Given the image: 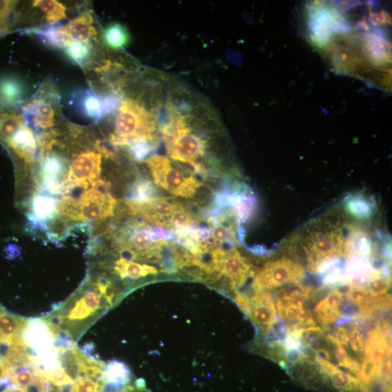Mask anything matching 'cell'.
Instances as JSON below:
<instances>
[{
  "instance_id": "obj_24",
  "label": "cell",
  "mask_w": 392,
  "mask_h": 392,
  "mask_svg": "<svg viewBox=\"0 0 392 392\" xmlns=\"http://www.w3.org/2000/svg\"><path fill=\"white\" fill-rule=\"evenodd\" d=\"M258 201L255 196L233 192L230 206L233 208L235 218L240 222H246L253 216Z\"/></svg>"
},
{
  "instance_id": "obj_16",
  "label": "cell",
  "mask_w": 392,
  "mask_h": 392,
  "mask_svg": "<svg viewBox=\"0 0 392 392\" xmlns=\"http://www.w3.org/2000/svg\"><path fill=\"white\" fill-rule=\"evenodd\" d=\"M66 169L65 159L58 154L45 156L41 161V176L44 189L54 195L62 194L63 177Z\"/></svg>"
},
{
  "instance_id": "obj_15",
  "label": "cell",
  "mask_w": 392,
  "mask_h": 392,
  "mask_svg": "<svg viewBox=\"0 0 392 392\" xmlns=\"http://www.w3.org/2000/svg\"><path fill=\"white\" fill-rule=\"evenodd\" d=\"M344 297L342 292L334 289L320 300L314 307L313 317L315 322L323 327H329L342 317Z\"/></svg>"
},
{
  "instance_id": "obj_29",
  "label": "cell",
  "mask_w": 392,
  "mask_h": 392,
  "mask_svg": "<svg viewBox=\"0 0 392 392\" xmlns=\"http://www.w3.org/2000/svg\"><path fill=\"white\" fill-rule=\"evenodd\" d=\"M63 49L71 60L83 66L90 60L92 46L90 43L70 42Z\"/></svg>"
},
{
  "instance_id": "obj_18",
  "label": "cell",
  "mask_w": 392,
  "mask_h": 392,
  "mask_svg": "<svg viewBox=\"0 0 392 392\" xmlns=\"http://www.w3.org/2000/svg\"><path fill=\"white\" fill-rule=\"evenodd\" d=\"M372 253V240L359 228H352L345 240L344 257L350 260H368Z\"/></svg>"
},
{
  "instance_id": "obj_31",
  "label": "cell",
  "mask_w": 392,
  "mask_h": 392,
  "mask_svg": "<svg viewBox=\"0 0 392 392\" xmlns=\"http://www.w3.org/2000/svg\"><path fill=\"white\" fill-rule=\"evenodd\" d=\"M349 326L347 339L344 345L356 354L364 355L365 341L359 323L353 320V322H349Z\"/></svg>"
},
{
  "instance_id": "obj_17",
  "label": "cell",
  "mask_w": 392,
  "mask_h": 392,
  "mask_svg": "<svg viewBox=\"0 0 392 392\" xmlns=\"http://www.w3.org/2000/svg\"><path fill=\"white\" fill-rule=\"evenodd\" d=\"M91 11H86L70 21L62 30L69 43H90L96 38L97 31L94 26Z\"/></svg>"
},
{
  "instance_id": "obj_23",
  "label": "cell",
  "mask_w": 392,
  "mask_h": 392,
  "mask_svg": "<svg viewBox=\"0 0 392 392\" xmlns=\"http://www.w3.org/2000/svg\"><path fill=\"white\" fill-rule=\"evenodd\" d=\"M327 339L328 343L330 344L334 349L338 368H342L344 369L343 371L355 377L359 381V375L361 369V366L359 361L353 359L351 356L349 354L344 346L332 335L328 336Z\"/></svg>"
},
{
  "instance_id": "obj_5",
  "label": "cell",
  "mask_w": 392,
  "mask_h": 392,
  "mask_svg": "<svg viewBox=\"0 0 392 392\" xmlns=\"http://www.w3.org/2000/svg\"><path fill=\"white\" fill-rule=\"evenodd\" d=\"M345 239L337 230L313 233L304 247L307 269L311 273H325L344 257Z\"/></svg>"
},
{
  "instance_id": "obj_4",
  "label": "cell",
  "mask_w": 392,
  "mask_h": 392,
  "mask_svg": "<svg viewBox=\"0 0 392 392\" xmlns=\"http://www.w3.org/2000/svg\"><path fill=\"white\" fill-rule=\"evenodd\" d=\"M116 120L115 132L111 142L117 147H127L137 138H147L156 142L157 120L137 102L126 98L120 105Z\"/></svg>"
},
{
  "instance_id": "obj_25",
  "label": "cell",
  "mask_w": 392,
  "mask_h": 392,
  "mask_svg": "<svg viewBox=\"0 0 392 392\" xmlns=\"http://www.w3.org/2000/svg\"><path fill=\"white\" fill-rule=\"evenodd\" d=\"M105 381L107 383L125 386L130 383L132 372L129 368L124 363L118 361H112L105 364Z\"/></svg>"
},
{
  "instance_id": "obj_41",
  "label": "cell",
  "mask_w": 392,
  "mask_h": 392,
  "mask_svg": "<svg viewBox=\"0 0 392 392\" xmlns=\"http://www.w3.org/2000/svg\"><path fill=\"white\" fill-rule=\"evenodd\" d=\"M151 231L153 234V236L156 240H168L173 239L174 238V235L172 232L166 231L163 228H152Z\"/></svg>"
},
{
  "instance_id": "obj_7",
  "label": "cell",
  "mask_w": 392,
  "mask_h": 392,
  "mask_svg": "<svg viewBox=\"0 0 392 392\" xmlns=\"http://www.w3.org/2000/svg\"><path fill=\"white\" fill-rule=\"evenodd\" d=\"M147 164L156 184L172 195L193 197L201 185L194 176H186L181 170L172 166L166 157L153 156L147 160Z\"/></svg>"
},
{
  "instance_id": "obj_20",
  "label": "cell",
  "mask_w": 392,
  "mask_h": 392,
  "mask_svg": "<svg viewBox=\"0 0 392 392\" xmlns=\"http://www.w3.org/2000/svg\"><path fill=\"white\" fill-rule=\"evenodd\" d=\"M37 142L38 139L34 137L32 130L25 125L7 144L15 154L31 163L37 151Z\"/></svg>"
},
{
  "instance_id": "obj_1",
  "label": "cell",
  "mask_w": 392,
  "mask_h": 392,
  "mask_svg": "<svg viewBox=\"0 0 392 392\" xmlns=\"http://www.w3.org/2000/svg\"><path fill=\"white\" fill-rule=\"evenodd\" d=\"M115 305L113 282L105 276L90 274L76 292L42 319L56 338L76 343Z\"/></svg>"
},
{
  "instance_id": "obj_35",
  "label": "cell",
  "mask_w": 392,
  "mask_h": 392,
  "mask_svg": "<svg viewBox=\"0 0 392 392\" xmlns=\"http://www.w3.org/2000/svg\"><path fill=\"white\" fill-rule=\"evenodd\" d=\"M346 208L351 215L359 218H369L373 212L371 204L366 200L359 197L348 200Z\"/></svg>"
},
{
  "instance_id": "obj_6",
  "label": "cell",
  "mask_w": 392,
  "mask_h": 392,
  "mask_svg": "<svg viewBox=\"0 0 392 392\" xmlns=\"http://www.w3.org/2000/svg\"><path fill=\"white\" fill-rule=\"evenodd\" d=\"M312 292L310 287L297 285L295 287L277 294L275 303L277 314L287 324L289 330L317 327L308 307Z\"/></svg>"
},
{
  "instance_id": "obj_3",
  "label": "cell",
  "mask_w": 392,
  "mask_h": 392,
  "mask_svg": "<svg viewBox=\"0 0 392 392\" xmlns=\"http://www.w3.org/2000/svg\"><path fill=\"white\" fill-rule=\"evenodd\" d=\"M116 203L111 194L100 193L90 186L79 198L64 196L58 213L69 221L102 223L114 216Z\"/></svg>"
},
{
  "instance_id": "obj_19",
  "label": "cell",
  "mask_w": 392,
  "mask_h": 392,
  "mask_svg": "<svg viewBox=\"0 0 392 392\" xmlns=\"http://www.w3.org/2000/svg\"><path fill=\"white\" fill-rule=\"evenodd\" d=\"M31 211V215L28 216L31 223L43 225L55 217L59 211V203L53 196L38 194L32 199Z\"/></svg>"
},
{
  "instance_id": "obj_37",
  "label": "cell",
  "mask_w": 392,
  "mask_h": 392,
  "mask_svg": "<svg viewBox=\"0 0 392 392\" xmlns=\"http://www.w3.org/2000/svg\"><path fill=\"white\" fill-rule=\"evenodd\" d=\"M103 105L104 117L115 113L119 110L122 103L121 96L117 92H112L100 96Z\"/></svg>"
},
{
  "instance_id": "obj_40",
  "label": "cell",
  "mask_w": 392,
  "mask_h": 392,
  "mask_svg": "<svg viewBox=\"0 0 392 392\" xmlns=\"http://www.w3.org/2000/svg\"><path fill=\"white\" fill-rule=\"evenodd\" d=\"M120 392H152L149 390L144 379H137L132 384H128Z\"/></svg>"
},
{
  "instance_id": "obj_34",
  "label": "cell",
  "mask_w": 392,
  "mask_h": 392,
  "mask_svg": "<svg viewBox=\"0 0 392 392\" xmlns=\"http://www.w3.org/2000/svg\"><path fill=\"white\" fill-rule=\"evenodd\" d=\"M346 299L360 310L365 307L371 300V297L364 286L350 284L346 293Z\"/></svg>"
},
{
  "instance_id": "obj_30",
  "label": "cell",
  "mask_w": 392,
  "mask_h": 392,
  "mask_svg": "<svg viewBox=\"0 0 392 392\" xmlns=\"http://www.w3.org/2000/svg\"><path fill=\"white\" fill-rule=\"evenodd\" d=\"M83 114L90 120L97 121L104 117L103 105L100 97L86 92L81 100Z\"/></svg>"
},
{
  "instance_id": "obj_28",
  "label": "cell",
  "mask_w": 392,
  "mask_h": 392,
  "mask_svg": "<svg viewBox=\"0 0 392 392\" xmlns=\"http://www.w3.org/2000/svg\"><path fill=\"white\" fill-rule=\"evenodd\" d=\"M33 6L43 13L49 23L60 21L67 17L65 6L56 0H37L33 2Z\"/></svg>"
},
{
  "instance_id": "obj_10",
  "label": "cell",
  "mask_w": 392,
  "mask_h": 392,
  "mask_svg": "<svg viewBox=\"0 0 392 392\" xmlns=\"http://www.w3.org/2000/svg\"><path fill=\"white\" fill-rule=\"evenodd\" d=\"M126 205L133 215H139L150 223L166 228H171L175 213L184 208L181 204L164 198H155L144 202L127 201Z\"/></svg>"
},
{
  "instance_id": "obj_36",
  "label": "cell",
  "mask_w": 392,
  "mask_h": 392,
  "mask_svg": "<svg viewBox=\"0 0 392 392\" xmlns=\"http://www.w3.org/2000/svg\"><path fill=\"white\" fill-rule=\"evenodd\" d=\"M391 278L381 275L367 282L364 286L371 297H379L386 295L391 288Z\"/></svg>"
},
{
  "instance_id": "obj_11",
  "label": "cell",
  "mask_w": 392,
  "mask_h": 392,
  "mask_svg": "<svg viewBox=\"0 0 392 392\" xmlns=\"http://www.w3.org/2000/svg\"><path fill=\"white\" fill-rule=\"evenodd\" d=\"M56 92L53 86L45 85L37 96L30 99L23 106L26 115L32 117L34 127L46 129L56 123Z\"/></svg>"
},
{
  "instance_id": "obj_26",
  "label": "cell",
  "mask_w": 392,
  "mask_h": 392,
  "mask_svg": "<svg viewBox=\"0 0 392 392\" xmlns=\"http://www.w3.org/2000/svg\"><path fill=\"white\" fill-rule=\"evenodd\" d=\"M154 185L146 178L137 180L129 190L127 199L132 202H144L157 198Z\"/></svg>"
},
{
  "instance_id": "obj_13",
  "label": "cell",
  "mask_w": 392,
  "mask_h": 392,
  "mask_svg": "<svg viewBox=\"0 0 392 392\" xmlns=\"http://www.w3.org/2000/svg\"><path fill=\"white\" fill-rule=\"evenodd\" d=\"M105 364L85 354L79 374L71 382L59 388V392H102Z\"/></svg>"
},
{
  "instance_id": "obj_22",
  "label": "cell",
  "mask_w": 392,
  "mask_h": 392,
  "mask_svg": "<svg viewBox=\"0 0 392 392\" xmlns=\"http://www.w3.org/2000/svg\"><path fill=\"white\" fill-rule=\"evenodd\" d=\"M101 40L107 48L120 51L129 44L131 36L125 26L120 23H112L102 29Z\"/></svg>"
},
{
  "instance_id": "obj_38",
  "label": "cell",
  "mask_w": 392,
  "mask_h": 392,
  "mask_svg": "<svg viewBox=\"0 0 392 392\" xmlns=\"http://www.w3.org/2000/svg\"><path fill=\"white\" fill-rule=\"evenodd\" d=\"M16 6L15 1H0V24H9L7 21Z\"/></svg>"
},
{
  "instance_id": "obj_12",
  "label": "cell",
  "mask_w": 392,
  "mask_h": 392,
  "mask_svg": "<svg viewBox=\"0 0 392 392\" xmlns=\"http://www.w3.org/2000/svg\"><path fill=\"white\" fill-rule=\"evenodd\" d=\"M102 155L93 151L79 154L71 163L63 190L77 186L89 187L101 172Z\"/></svg>"
},
{
  "instance_id": "obj_9",
  "label": "cell",
  "mask_w": 392,
  "mask_h": 392,
  "mask_svg": "<svg viewBox=\"0 0 392 392\" xmlns=\"http://www.w3.org/2000/svg\"><path fill=\"white\" fill-rule=\"evenodd\" d=\"M211 255L216 272L230 280L231 288L235 292L253 275L250 265L235 248H212Z\"/></svg>"
},
{
  "instance_id": "obj_14",
  "label": "cell",
  "mask_w": 392,
  "mask_h": 392,
  "mask_svg": "<svg viewBox=\"0 0 392 392\" xmlns=\"http://www.w3.org/2000/svg\"><path fill=\"white\" fill-rule=\"evenodd\" d=\"M250 302L251 310L248 317L263 330H273L279 318L271 295L267 292H257Z\"/></svg>"
},
{
  "instance_id": "obj_39",
  "label": "cell",
  "mask_w": 392,
  "mask_h": 392,
  "mask_svg": "<svg viewBox=\"0 0 392 392\" xmlns=\"http://www.w3.org/2000/svg\"><path fill=\"white\" fill-rule=\"evenodd\" d=\"M235 292V302L240 309L248 317L251 310V302L250 298L248 296L238 292Z\"/></svg>"
},
{
  "instance_id": "obj_8",
  "label": "cell",
  "mask_w": 392,
  "mask_h": 392,
  "mask_svg": "<svg viewBox=\"0 0 392 392\" xmlns=\"http://www.w3.org/2000/svg\"><path fill=\"white\" fill-rule=\"evenodd\" d=\"M306 275L304 267L287 258L267 263L255 275L253 288L257 292H266L280 288L285 285L299 282Z\"/></svg>"
},
{
  "instance_id": "obj_2",
  "label": "cell",
  "mask_w": 392,
  "mask_h": 392,
  "mask_svg": "<svg viewBox=\"0 0 392 392\" xmlns=\"http://www.w3.org/2000/svg\"><path fill=\"white\" fill-rule=\"evenodd\" d=\"M168 121L161 128L163 137L170 157L192 166L205 152L203 139L192 133L185 117L169 106Z\"/></svg>"
},
{
  "instance_id": "obj_21",
  "label": "cell",
  "mask_w": 392,
  "mask_h": 392,
  "mask_svg": "<svg viewBox=\"0 0 392 392\" xmlns=\"http://www.w3.org/2000/svg\"><path fill=\"white\" fill-rule=\"evenodd\" d=\"M113 269L114 272L123 280H137L158 273L157 269L153 266L141 265L122 258L115 262Z\"/></svg>"
},
{
  "instance_id": "obj_33",
  "label": "cell",
  "mask_w": 392,
  "mask_h": 392,
  "mask_svg": "<svg viewBox=\"0 0 392 392\" xmlns=\"http://www.w3.org/2000/svg\"><path fill=\"white\" fill-rule=\"evenodd\" d=\"M155 141L147 138H137L129 142L128 147L133 158L137 161L144 160L152 152Z\"/></svg>"
},
{
  "instance_id": "obj_27",
  "label": "cell",
  "mask_w": 392,
  "mask_h": 392,
  "mask_svg": "<svg viewBox=\"0 0 392 392\" xmlns=\"http://www.w3.org/2000/svg\"><path fill=\"white\" fill-rule=\"evenodd\" d=\"M24 88L21 82L14 78L0 80V101L6 105H15L21 100Z\"/></svg>"
},
{
  "instance_id": "obj_32",
  "label": "cell",
  "mask_w": 392,
  "mask_h": 392,
  "mask_svg": "<svg viewBox=\"0 0 392 392\" xmlns=\"http://www.w3.org/2000/svg\"><path fill=\"white\" fill-rule=\"evenodd\" d=\"M45 43L55 48H64L69 43L61 27H49L41 30H35Z\"/></svg>"
}]
</instances>
